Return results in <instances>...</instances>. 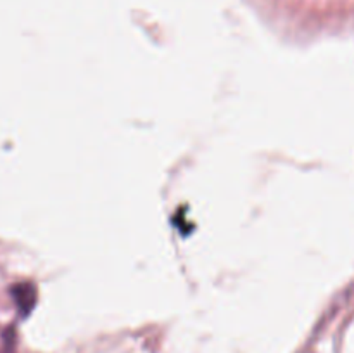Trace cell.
Returning a JSON list of instances; mask_svg holds the SVG:
<instances>
[{"label": "cell", "mask_w": 354, "mask_h": 353, "mask_svg": "<svg viewBox=\"0 0 354 353\" xmlns=\"http://www.w3.org/2000/svg\"><path fill=\"white\" fill-rule=\"evenodd\" d=\"M12 296H14V300H16L17 307L23 310V314H28V311H30V308L33 307V303H35L33 289H31V286H28V284H19V286H14Z\"/></svg>", "instance_id": "cell-1"}]
</instances>
